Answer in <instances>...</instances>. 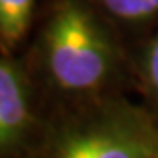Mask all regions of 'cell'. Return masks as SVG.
<instances>
[{
	"label": "cell",
	"mask_w": 158,
	"mask_h": 158,
	"mask_svg": "<svg viewBox=\"0 0 158 158\" xmlns=\"http://www.w3.org/2000/svg\"><path fill=\"white\" fill-rule=\"evenodd\" d=\"M44 158H158V121L139 107L109 104L63 128Z\"/></svg>",
	"instance_id": "cell-2"
},
{
	"label": "cell",
	"mask_w": 158,
	"mask_h": 158,
	"mask_svg": "<svg viewBox=\"0 0 158 158\" xmlns=\"http://www.w3.org/2000/svg\"><path fill=\"white\" fill-rule=\"evenodd\" d=\"M42 63L56 90L93 95L114 74L116 51L107 30L79 0H60L42 32Z\"/></svg>",
	"instance_id": "cell-1"
},
{
	"label": "cell",
	"mask_w": 158,
	"mask_h": 158,
	"mask_svg": "<svg viewBox=\"0 0 158 158\" xmlns=\"http://www.w3.org/2000/svg\"><path fill=\"white\" fill-rule=\"evenodd\" d=\"M35 0H0V51L9 55L28 32Z\"/></svg>",
	"instance_id": "cell-4"
},
{
	"label": "cell",
	"mask_w": 158,
	"mask_h": 158,
	"mask_svg": "<svg viewBox=\"0 0 158 158\" xmlns=\"http://www.w3.org/2000/svg\"><path fill=\"white\" fill-rule=\"evenodd\" d=\"M98 2L109 14L123 21H148L158 16V0H98Z\"/></svg>",
	"instance_id": "cell-5"
},
{
	"label": "cell",
	"mask_w": 158,
	"mask_h": 158,
	"mask_svg": "<svg viewBox=\"0 0 158 158\" xmlns=\"http://www.w3.org/2000/svg\"><path fill=\"white\" fill-rule=\"evenodd\" d=\"M141 74L148 93L158 102V34L151 39L142 55Z\"/></svg>",
	"instance_id": "cell-6"
},
{
	"label": "cell",
	"mask_w": 158,
	"mask_h": 158,
	"mask_svg": "<svg viewBox=\"0 0 158 158\" xmlns=\"http://www.w3.org/2000/svg\"><path fill=\"white\" fill-rule=\"evenodd\" d=\"M35 125L34 104L25 74L0 55V158L16 155Z\"/></svg>",
	"instance_id": "cell-3"
}]
</instances>
